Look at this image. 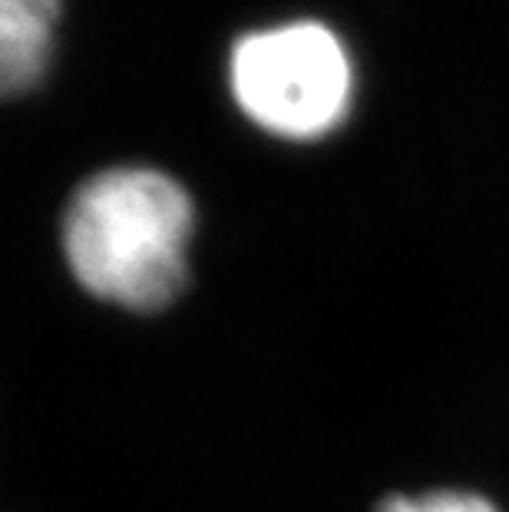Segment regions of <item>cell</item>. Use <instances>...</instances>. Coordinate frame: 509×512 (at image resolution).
Wrapping results in <instances>:
<instances>
[{"label": "cell", "instance_id": "obj_1", "mask_svg": "<svg viewBox=\"0 0 509 512\" xmlns=\"http://www.w3.org/2000/svg\"><path fill=\"white\" fill-rule=\"evenodd\" d=\"M192 199L156 169H110L83 182L63 219L80 285L129 311H159L186 285Z\"/></svg>", "mask_w": 509, "mask_h": 512}, {"label": "cell", "instance_id": "obj_2", "mask_svg": "<svg viewBox=\"0 0 509 512\" xmlns=\"http://www.w3.org/2000/svg\"><path fill=\"white\" fill-rule=\"evenodd\" d=\"M232 93L242 113L281 139H318L351 110V60L321 24L248 34L232 50Z\"/></svg>", "mask_w": 509, "mask_h": 512}, {"label": "cell", "instance_id": "obj_3", "mask_svg": "<svg viewBox=\"0 0 509 512\" xmlns=\"http://www.w3.org/2000/svg\"><path fill=\"white\" fill-rule=\"evenodd\" d=\"M60 0H0V100L27 93L47 73Z\"/></svg>", "mask_w": 509, "mask_h": 512}, {"label": "cell", "instance_id": "obj_4", "mask_svg": "<svg viewBox=\"0 0 509 512\" xmlns=\"http://www.w3.org/2000/svg\"><path fill=\"white\" fill-rule=\"evenodd\" d=\"M381 512H496L490 499L476 493H457V489H440L424 496H391Z\"/></svg>", "mask_w": 509, "mask_h": 512}]
</instances>
